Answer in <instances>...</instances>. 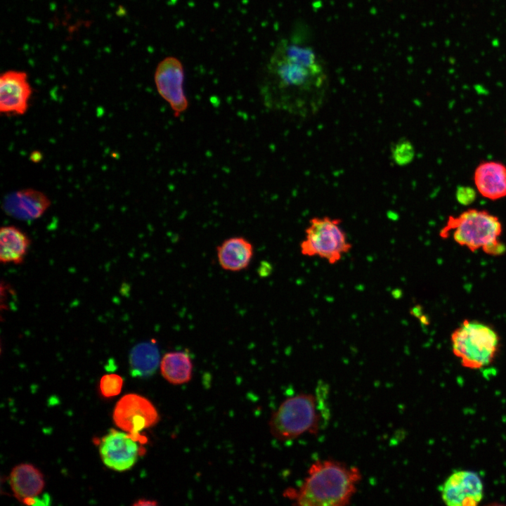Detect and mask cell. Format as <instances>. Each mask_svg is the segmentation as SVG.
<instances>
[{"label":"cell","instance_id":"obj_1","mask_svg":"<svg viewBox=\"0 0 506 506\" xmlns=\"http://www.w3.org/2000/svg\"><path fill=\"white\" fill-rule=\"evenodd\" d=\"M269 76L263 90L268 108L307 117L323 106L329 87L328 73L312 46L281 41L271 60Z\"/></svg>","mask_w":506,"mask_h":506},{"label":"cell","instance_id":"obj_2","mask_svg":"<svg viewBox=\"0 0 506 506\" xmlns=\"http://www.w3.org/2000/svg\"><path fill=\"white\" fill-rule=\"evenodd\" d=\"M362 479L360 469L332 459L318 460L309 467L297 488L287 497L301 506H342L350 503Z\"/></svg>","mask_w":506,"mask_h":506},{"label":"cell","instance_id":"obj_3","mask_svg":"<svg viewBox=\"0 0 506 506\" xmlns=\"http://www.w3.org/2000/svg\"><path fill=\"white\" fill-rule=\"evenodd\" d=\"M316 394L301 393L285 399L269 422L271 434L278 440L294 439L304 434H316L327 415L323 387Z\"/></svg>","mask_w":506,"mask_h":506},{"label":"cell","instance_id":"obj_4","mask_svg":"<svg viewBox=\"0 0 506 506\" xmlns=\"http://www.w3.org/2000/svg\"><path fill=\"white\" fill-rule=\"evenodd\" d=\"M450 232L456 243L472 252L481 249L489 255L498 256L506 251L505 245L499 240L502 223L496 216L486 210L469 209L458 216H450L439 235L445 239Z\"/></svg>","mask_w":506,"mask_h":506},{"label":"cell","instance_id":"obj_5","mask_svg":"<svg viewBox=\"0 0 506 506\" xmlns=\"http://www.w3.org/2000/svg\"><path fill=\"white\" fill-rule=\"evenodd\" d=\"M453 354L469 369H481L493 361L500 344L496 331L491 326L465 320L451 334Z\"/></svg>","mask_w":506,"mask_h":506},{"label":"cell","instance_id":"obj_6","mask_svg":"<svg viewBox=\"0 0 506 506\" xmlns=\"http://www.w3.org/2000/svg\"><path fill=\"white\" fill-rule=\"evenodd\" d=\"M341 223L339 219L326 216L311 219L305 230V238L300 243L301 253L325 259L330 264L339 262L352 248Z\"/></svg>","mask_w":506,"mask_h":506},{"label":"cell","instance_id":"obj_7","mask_svg":"<svg viewBox=\"0 0 506 506\" xmlns=\"http://www.w3.org/2000/svg\"><path fill=\"white\" fill-rule=\"evenodd\" d=\"M113 420L123 431L141 437L139 432L154 426L159 421V414L148 398L136 394H129L117 403Z\"/></svg>","mask_w":506,"mask_h":506},{"label":"cell","instance_id":"obj_8","mask_svg":"<svg viewBox=\"0 0 506 506\" xmlns=\"http://www.w3.org/2000/svg\"><path fill=\"white\" fill-rule=\"evenodd\" d=\"M138 441L145 442L146 439L111 429L102 438L99 445L103 462L108 468L117 472L131 469L143 450Z\"/></svg>","mask_w":506,"mask_h":506},{"label":"cell","instance_id":"obj_9","mask_svg":"<svg viewBox=\"0 0 506 506\" xmlns=\"http://www.w3.org/2000/svg\"><path fill=\"white\" fill-rule=\"evenodd\" d=\"M184 77L181 62L172 56L161 60L155 72L154 80L157 90L169 103L175 117L179 116L188 108V100L183 89Z\"/></svg>","mask_w":506,"mask_h":506},{"label":"cell","instance_id":"obj_10","mask_svg":"<svg viewBox=\"0 0 506 506\" xmlns=\"http://www.w3.org/2000/svg\"><path fill=\"white\" fill-rule=\"evenodd\" d=\"M483 483L476 473L459 470L444 481L441 494L447 505L476 506L483 498Z\"/></svg>","mask_w":506,"mask_h":506},{"label":"cell","instance_id":"obj_11","mask_svg":"<svg viewBox=\"0 0 506 506\" xmlns=\"http://www.w3.org/2000/svg\"><path fill=\"white\" fill-rule=\"evenodd\" d=\"M32 88L26 72L8 70L0 77V112L5 115L25 114L29 107Z\"/></svg>","mask_w":506,"mask_h":506},{"label":"cell","instance_id":"obj_12","mask_svg":"<svg viewBox=\"0 0 506 506\" xmlns=\"http://www.w3.org/2000/svg\"><path fill=\"white\" fill-rule=\"evenodd\" d=\"M50 205L51 201L44 193L26 188L7 195L4 199L2 208L10 216L30 221L41 217Z\"/></svg>","mask_w":506,"mask_h":506},{"label":"cell","instance_id":"obj_13","mask_svg":"<svg viewBox=\"0 0 506 506\" xmlns=\"http://www.w3.org/2000/svg\"><path fill=\"white\" fill-rule=\"evenodd\" d=\"M474 182L483 197L497 200L506 197V166L497 161H484L476 168Z\"/></svg>","mask_w":506,"mask_h":506},{"label":"cell","instance_id":"obj_14","mask_svg":"<svg viewBox=\"0 0 506 506\" xmlns=\"http://www.w3.org/2000/svg\"><path fill=\"white\" fill-rule=\"evenodd\" d=\"M254 255V247L241 236L225 240L216 248V257L220 266L228 271L238 272L245 269Z\"/></svg>","mask_w":506,"mask_h":506},{"label":"cell","instance_id":"obj_15","mask_svg":"<svg viewBox=\"0 0 506 506\" xmlns=\"http://www.w3.org/2000/svg\"><path fill=\"white\" fill-rule=\"evenodd\" d=\"M9 484L14 496L22 502L27 498L39 495L45 484L41 472L28 463L20 464L12 469Z\"/></svg>","mask_w":506,"mask_h":506},{"label":"cell","instance_id":"obj_16","mask_svg":"<svg viewBox=\"0 0 506 506\" xmlns=\"http://www.w3.org/2000/svg\"><path fill=\"white\" fill-rule=\"evenodd\" d=\"M29 237L18 228L4 226L0 231V260L2 263H22L30 247Z\"/></svg>","mask_w":506,"mask_h":506},{"label":"cell","instance_id":"obj_17","mask_svg":"<svg viewBox=\"0 0 506 506\" xmlns=\"http://www.w3.org/2000/svg\"><path fill=\"white\" fill-rule=\"evenodd\" d=\"M160 364L158 348L155 343L152 342L137 344L130 353V373L134 377L151 376Z\"/></svg>","mask_w":506,"mask_h":506},{"label":"cell","instance_id":"obj_18","mask_svg":"<svg viewBox=\"0 0 506 506\" xmlns=\"http://www.w3.org/2000/svg\"><path fill=\"white\" fill-rule=\"evenodd\" d=\"M163 377L173 384L188 382L192 376L193 364L190 356L185 351L168 352L160 364Z\"/></svg>","mask_w":506,"mask_h":506},{"label":"cell","instance_id":"obj_19","mask_svg":"<svg viewBox=\"0 0 506 506\" xmlns=\"http://www.w3.org/2000/svg\"><path fill=\"white\" fill-rule=\"evenodd\" d=\"M415 155L412 143L403 138L399 139L391 147V157L397 165L406 166L410 164Z\"/></svg>","mask_w":506,"mask_h":506},{"label":"cell","instance_id":"obj_20","mask_svg":"<svg viewBox=\"0 0 506 506\" xmlns=\"http://www.w3.org/2000/svg\"><path fill=\"white\" fill-rule=\"evenodd\" d=\"M123 379L116 374L103 375L100 381V390L105 397H112L118 395L122 388Z\"/></svg>","mask_w":506,"mask_h":506},{"label":"cell","instance_id":"obj_21","mask_svg":"<svg viewBox=\"0 0 506 506\" xmlns=\"http://www.w3.org/2000/svg\"><path fill=\"white\" fill-rule=\"evenodd\" d=\"M456 200L462 205H469L476 197V190L469 186H460L455 193Z\"/></svg>","mask_w":506,"mask_h":506},{"label":"cell","instance_id":"obj_22","mask_svg":"<svg viewBox=\"0 0 506 506\" xmlns=\"http://www.w3.org/2000/svg\"><path fill=\"white\" fill-rule=\"evenodd\" d=\"M22 502L28 505H49L51 503V497L48 494H44L42 496L37 495L27 498L24 500Z\"/></svg>","mask_w":506,"mask_h":506},{"label":"cell","instance_id":"obj_23","mask_svg":"<svg viewBox=\"0 0 506 506\" xmlns=\"http://www.w3.org/2000/svg\"><path fill=\"white\" fill-rule=\"evenodd\" d=\"M157 504V502L155 500L141 499V500H138L137 502H134L133 505L135 506H145V505H156Z\"/></svg>","mask_w":506,"mask_h":506}]
</instances>
